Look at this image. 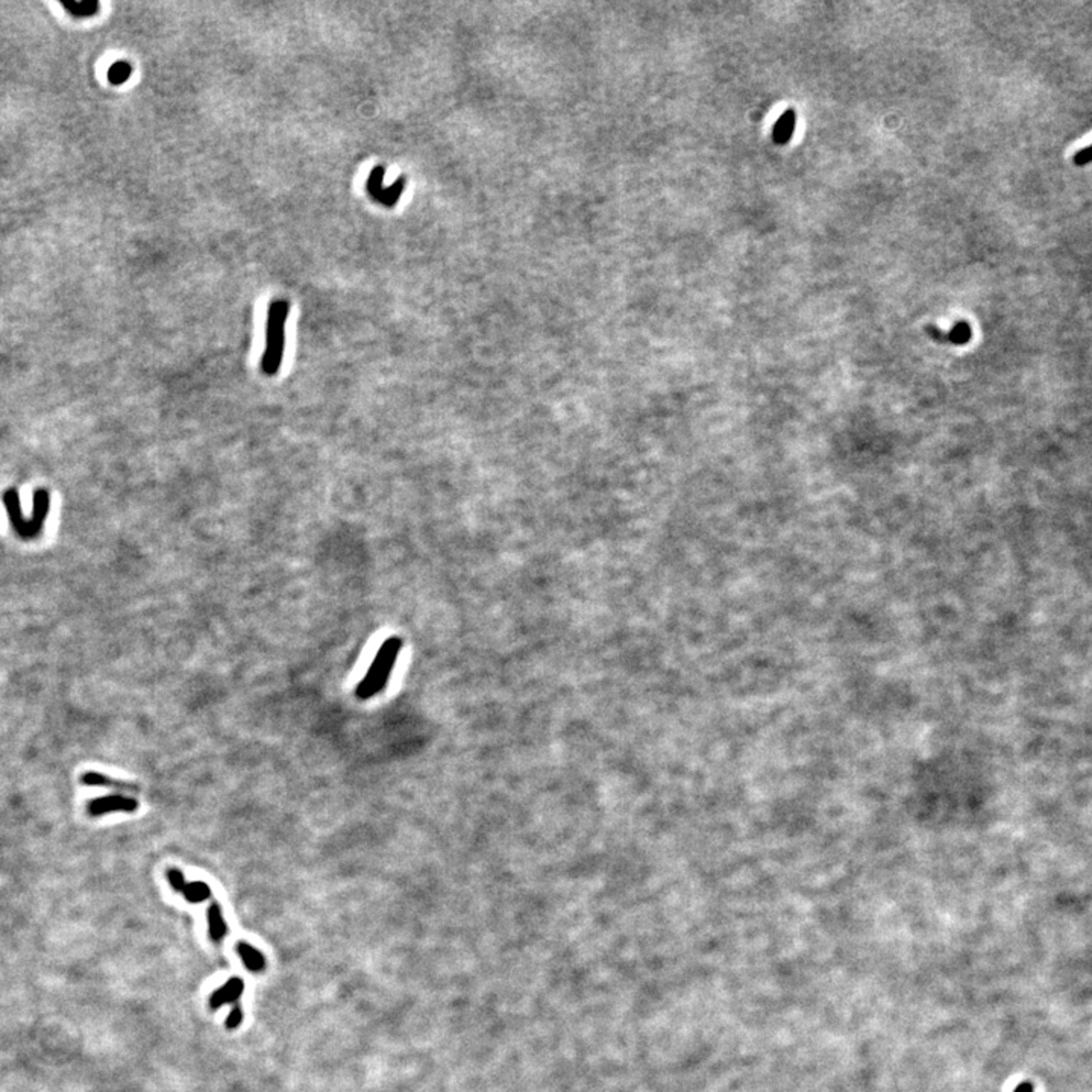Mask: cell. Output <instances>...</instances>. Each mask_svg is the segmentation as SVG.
Masks as SVG:
<instances>
[{"mask_svg":"<svg viewBox=\"0 0 1092 1092\" xmlns=\"http://www.w3.org/2000/svg\"><path fill=\"white\" fill-rule=\"evenodd\" d=\"M401 648H402V640L397 636L389 637L381 645L380 651L375 655L367 674L356 686V696L360 700H369L380 694L386 687Z\"/></svg>","mask_w":1092,"mask_h":1092,"instance_id":"7a4b0ae2","label":"cell"},{"mask_svg":"<svg viewBox=\"0 0 1092 1092\" xmlns=\"http://www.w3.org/2000/svg\"><path fill=\"white\" fill-rule=\"evenodd\" d=\"M245 991V982L239 977H232L222 988L215 989V993L210 997V1006L211 1009H219L224 1004L228 1003H235L240 998Z\"/></svg>","mask_w":1092,"mask_h":1092,"instance_id":"8992f818","label":"cell"},{"mask_svg":"<svg viewBox=\"0 0 1092 1092\" xmlns=\"http://www.w3.org/2000/svg\"><path fill=\"white\" fill-rule=\"evenodd\" d=\"M382 176H384V169L382 167H375L372 174L367 179V191L372 195L373 199L378 202H382L386 205H392L397 200L399 193L402 191L404 182L397 181L393 187L390 189H382Z\"/></svg>","mask_w":1092,"mask_h":1092,"instance_id":"277c9868","label":"cell"},{"mask_svg":"<svg viewBox=\"0 0 1092 1092\" xmlns=\"http://www.w3.org/2000/svg\"><path fill=\"white\" fill-rule=\"evenodd\" d=\"M289 317V302L275 299L267 311L265 349L261 358V371L265 377H275L281 371L286 348V322Z\"/></svg>","mask_w":1092,"mask_h":1092,"instance_id":"6da1fadb","label":"cell"},{"mask_svg":"<svg viewBox=\"0 0 1092 1092\" xmlns=\"http://www.w3.org/2000/svg\"><path fill=\"white\" fill-rule=\"evenodd\" d=\"M139 809V801L131 796L124 795H107V796H99L93 798L90 803L87 804V811L93 818H99L104 815H109L114 811H124V813H133Z\"/></svg>","mask_w":1092,"mask_h":1092,"instance_id":"3957f363","label":"cell"},{"mask_svg":"<svg viewBox=\"0 0 1092 1092\" xmlns=\"http://www.w3.org/2000/svg\"><path fill=\"white\" fill-rule=\"evenodd\" d=\"M1073 163L1077 167L1086 166V164L1092 163V144L1076 152L1074 157H1073Z\"/></svg>","mask_w":1092,"mask_h":1092,"instance_id":"9a60e30c","label":"cell"},{"mask_svg":"<svg viewBox=\"0 0 1092 1092\" xmlns=\"http://www.w3.org/2000/svg\"><path fill=\"white\" fill-rule=\"evenodd\" d=\"M81 783L85 786L109 787L116 789L120 792H128V794H139L140 787L124 780H117V778L109 777L107 774H100L94 771H88L81 776Z\"/></svg>","mask_w":1092,"mask_h":1092,"instance_id":"5b68a950","label":"cell"},{"mask_svg":"<svg viewBox=\"0 0 1092 1092\" xmlns=\"http://www.w3.org/2000/svg\"><path fill=\"white\" fill-rule=\"evenodd\" d=\"M237 953L240 956L243 963L250 973H261L265 968V959L263 953L252 947L248 943H237Z\"/></svg>","mask_w":1092,"mask_h":1092,"instance_id":"52a82bcc","label":"cell"},{"mask_svg":"<svg viewBox=\"0 0 1092 1092\" xmlns=\"http://www.w3.org/2000/svg\"><path fill=\"white\" fill-rule=\"evenodd\" d=\"M208 930H210L211 939L215 943L222 941L225 935H226V923H225L224 913H222V907L217 902H213L208 907Z\"/></svg>","mask_w":1092,"mask_h":1092,"instance_id":"ba28073f","label":"cell"},{"mask_svg":"<svg viewBox=\"0 0 1092 1092\" xmlns=\"http://www.w3.org/2000/svg\"><path fill=\"white\" fill-rule=\"evenodd\" d=\"M63 7L75 17H91L94 16L99 11V2L96 0H85V2H70V3H63Z\"/></svg>","mask_w":1092,"mask_h":1092,"instance_id":"7c38bea8","label":"cell"},{"mask_svg":"<svg viewBox=\"0 0 1092 1092\" xmlns=\"http://www.w3.org/2000/svg\"><path fill=\"white\" fill-rule=\"evenodd\" d=\"M167 880H169V883H170V886L174 887V891H178V892H182L184 887L187 885V883H185V878H184V874H182L179 869H167Z\"/></svg>","mask_w":1092,"mask_h":1092,"instance_id":"5bb4252c","label":"cell"},{"mask_svg":"<svg viewBox=\"0 0 1092 1092\" xmlns=\"http://www.w3.org/2000/svg\"><path fill=\"white\" fill-rule=\"evenodd\" d=\"M1034 1084H1030V1082H1023V1084H1018L1017 1088H1015V1091L1014 1092H1034Z\"/></svg>","mask_w":1092,"mask_h":1092,"instance_id":"e0dca14e","label":"cell"},{"mask_svg":"<svg viewBox=\"0 0 1092 1092\" xmlns=\"http://www.w3.org/2000/svg\"><path fill=\"white\" fill-rule=\"evenodd\" d=\"M182 894H184L187 902L199 904V902H207L208 898L211 897V889L204 882H193V883L185 885Z\"/></svg>","mask_w":1092,"mask_h":1092,"instance_id":"8fae6325","label":"cell"},{"mask_svg":"<svg viewBox=\"0 0 1092 1092\" xmlns=\"http://www.w3.org/2000/svg\"><path fill=\"white\" fill-rule=\"evenodd\" d=\"M933 336H935L938 340H945V341H950V343H954V345H963V343H967V341L971 339L973 331H971V326H969L968 323L960 322L956 323L954 328H953L952 331L948 332V334H941L938 330H935Z\"/></svg>","mask_w":1092,"mask_h":1092,"instance_id":"30bf717a","label":"cell"},{"mask_svg":"<svg viewBox=\"0 0 1092 1092\" xmlns=\"http://www.w3.org/2000/svg\"><path fill=\"white\" fill-rule=\"evenodd\" d=\"M131 73H133V67H131V64L126 63V61H119L116 64H113V66L109 67V70H108V79L114 83V85H119V83H126V81L129 79Z\"/></svg>","mask_w":1092,"mask_h":1092,"instance_id":"4fadbf2b","label":"cell"},{"mask_svg":"<svg viewBox=\"0 0 1092 1092\" xmlns=\"http://www.w3.org/2000/svg\"><path fill=\"white\" fill-rule=\"evenodd\" d=\"M795 128V113L792 109L786 111L783 116L780 117L776 126H774V141L778 144H785L791 140Z\"/></svg>","mask_w":1092,"mask_h":1092,"instance_id":"9c48e42d","label":"cell"},{"mask_svg":"<svg viewBox=\"0 0 1092 1092\" xmlns=\"http://www.w3.org/2000/svg\"><path fill=\"white\" fill-rule=\"evenodd\" d=\"M241 1021H243V1010L240 1009V1006H235L231 1010V1014L228 1015L226 1027L228 1029H237V1027L240 1026Z\"/></svg>","mask_w":1092,"mask_h":1092,"instance_id":"2e32d148","label":"cell"}]
</instances>
